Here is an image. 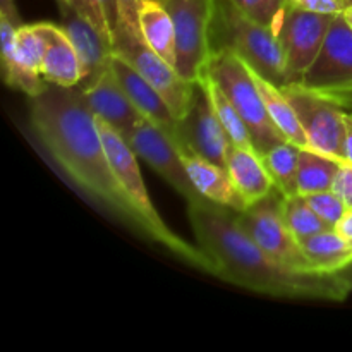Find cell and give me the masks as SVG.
Here are the masks:
<instances>
[{"label":"cell","instance_id":"1","mask_svg":"<svg viewBox=\"0 0 352 352\" xmlns=\"http://www.w3.org/2000/svg\"><path fill=\"white\" fill-rule=\"evenodd\" d=\"M30 124L45 153L86 198L144 237L143 220L110 165L81 86L47 82L30 98Z\"/></svg>","mask_w":352,"mask_h":352},{"label":"cell","instance_id":"2","mask_svg":"<svg viewBox=\"0 0 352 352\" xmlns=\"http://www.w3.org/2000/svg\"><path fill=\"white\" fill-rule=\"evenodd\" d=\"M198 246L215 265V277L272 298L342 302L352 289L340 274H301L265 253L241 227L237 212L210 199L189 203Z\"/></svg>","mask_w":352,"mask_h":352},{"label":"cell","instance_id":"3","mask_svg":"<svg viewBox=\"0 0 352 352\" xmlns=\"http://www.w3.org/2000/svg\"><path fill=\"white\" fill-rule=\"evenodd\" d=\"M208 36L210 54L234 52L248 67L278 88L289 85L284 52L275 31L241 12L232 0H213Z\"/></svg>","mask_w":352,"mask_h":352},{"label":"cell","instance_id":"4","mask_svg":"<svg viewBox=\"0 0 352 352\" xmlns=\"http://www.w3.org/2000/svg\"><path fill=\"white\" fill-rule=\"evenodd\" d=\"M205 71L212 74L234 109L239 112L241 119L244 120L253 138L254 150L261 157L272 148L287 143V138L272 120L263 96L243 58L229 50L212 52Z\"/></svg>","mask_w":352,"mask_h":352},{"label":"cell","instance_id":"5","mask_svg":"<svg viewBox=\"0 0 352 352\" xmlns=\"http://www.w3.org/2000/svg\"><path fill=\"white\" fill-rule=\"evenodd\" d=\"M282 199L284 192L275 188L263 199L237 213V220L251 239L280 265L301 274H318L282 215Z\"/></svg>","mask_w":352,"mask_h":352},{"label":"cell","instance_id":"6","mask_svg":"<svg viewBox=\"0 0 352 352\" xmlns=\"http://www.w3.org/2000/svg\"><path fill=\"white\" fill-rule=\"evenodd\" d=\"M112 54L129 62L160 93L175 119L181 120L189 112L198 82L182 78L175 67L151 50L143 38L134 36L124 28H116L112 33Z\"/></svg>","mask_w":352,"mask_h":352},{"label":"cell","instance_id":"7","mask_svg":"<svg viewBox=\"0 0 352 352\" xmlns=\"http://www.w3.org/2000/svg\"><path fill=\"white\" fill-rule=\"evenodd\" d=\"M175 28V71L198 82L210 57L213 0H162Z\"/></svg>","mask_w":352,"mask_h":352},{"label":"cell","instance_id":"8","mask_svg":"<svg viewBox=\"0 0 352 352\" xmlns=\"http://www.w3.org/2000/svg\"><path fill=\"white\" fill-rule=\"evenodd\" d=\"M282 91L294 107L296 116L309 140V146L322 153L346 162L344 153V112L333 100L305 88L299 82L282 86Z\"/></svg>","mask_w":352,"mask_h":352},{"label":"cell","instance_id":"9","mask_svg":"<svg viewBox=\"0 0 352 352\" xmlns=\"http://www.w3.org/2000/svg\"><path fill=\"white\" fill-rule=\"evenodd\" d=\"M337 14L302 10L287 3L275 34L285 57L287 81L299 82L322 50Z\"/></svg>","mask_w":352,"mask_h":352},{"label":"cell","instance_id":"10","mask_svg":"<svg viewBox=\"0 0 352 352\" xmlns=\"http://www.w3.org/2000/svg\"><path fill=\"white\" fill-rule=\"evenodd\" d=\"M299 85L320 95L352 89V26L344 12L336 16L322 50Z\"/></svg>","mask_w":352,"mask_h":352},{"label":"cell","instance_id":"11","mask_svg":"<svg viewBox=\"0 0 352 352\" xmlns=\"http://www.w3.org/2000/svg\"><path fill=\"white\" fill-rule=\"evenodd\" d=\"M129 144L134 153L143 158L164 181H167L188 201V205L206 199L192 184L179 148L155 124L141 119L131 136Z\"/></svg>","mask_w":352,"mask_h":352},{"label":"cell","instance_id":"12","mask_svg":"<svg viewBox=\"0 0 352 352\" xmlns=\"http://www.w3.org/2000/svg\"><path fill=\"white\" fill-rule=\"evenodd\" d=\"M177 134L181 144L179 151L189 150L212 164L227 168V150L230 146V140L199 82L191 109L181 120H177Z\"/></svg>","mask_w":352,"mask_h":352},{"label":"cell","instance_id":"13","mask_svg":"<svg viewBox=\"0 0 352 352\" xmlns=\"http://www.w3.org/2000/svg\"><path fill=\"white\" fill-rule=\"evenodd\" d=\"M79 86L85 91L86 102H88L95 117L105 120L129 143L134 129L144 117L141 116L140 110L133 105L129 96L126 95L120 82L117 81L112 67L109 65L91 82Z\"/></svg>","mask_w":352,"mask_h":352},{"label":"cell","instance_id":"14","mask_svg":"<svg viewBox=\"0 0 352 352\" xmlns=\"http://www.w3.org/2000/svg\"><path fill=\"white\" fill-rule=\"evenodd\" d=\"M110 67H112L117 81L120 82L126 95L133 102V105L141 112V116L146 120H150L151 124H155L158 129L164 131L170 138L172 143L177 148H181L177 134V119L170 112V109L165 103V100L162 98L160 93L129 62L124 60L119 55H110Z\"/></svg>","mask_w":352,"mask_h":352},{"label":"cell","instance_id":"15","mask_svg":"<svg viewBox=\"0 0 352 352\" xmlns=\"http://www.w3.org/2000/svg\"><path fill=\"white\" fill-rule=\"evenodd\" d=\"M57 3L60 7L58 26L71 40L81 64L82 81L79 85H88L109 67L112 50L88 17L79 14L74 7L62 0H57Z\"/></svg>","mask_w":352,"mask_h":352},{"label":"cell","instance_id":"16","mask_svg":"<svg viewBox=\"0 0 352 352\" xmlns=\"http://www.w3.org/2000/svg\"><path fill=\"white\" fill-rule=\"evenodd\" d=\"M181 157L184 160L192 184L206 199L217 203V205L227 206L237 213L248 208V201L241 195L237 186L234 184L232 177L226 167L212 164V162L205 160V158L189 150H182Z\"/></svg>","mask_w":352,"mask_h":352},{"label":"cell","instance_id":"17","mask_svg":"<svg viewBox=\"0 0 352 352\" xmlns=\"http://www.w3.org/2000/svg\"><path fill=\"white\" fill-rule=\"evenodd\" d=\"M38 30L47 40V54L41 65V78L50 85L72 88L82 81L79 57L71 40L60 26L50 23H38Z\"/></svg>","mask_w":352,"mask_h":352},{"label":"cell","instance_id":"18","mask_svg":"<svg viewBox=\"0 0 352 352\" xmlns=\"http://www.w3.org/2000/svg\"><path fill=\"white\" fill-rule=\"evenodd\" d=\"M227 170L248 201V206L258 203L275 189L274 177L268 172L261 155L254 150L230 143L227 150Z\"/></svg>","mask_w":352,"mask_h":352},{"label":"cell","instance_id":"19","mask_svg":"<svg viewBox=\"0 0 352 352\" xmlns=\"http://www.w3.org/2000/svg\"><path fill=\"white\" fill-rule=\"evenodd\" d=\"M140 26L144 41L155 54L175 67V28L162 0H141Z\"/></svg>","mask_w":352,"mask_h":352},{"label":"cell","instance_id":"20","mask_svg":"<svg viewBox=\"0 0 352 352\" xmlns=\"http://www.w3.org/2000/svg\"><path fill=\"white\" fill-rule=\"evenodd\" d=\"M301 246L318 274H340L352 265V241L336 229L308 237Z\"/></svg>","mask_w":352,"mask_h":352},{"label":"cell","instance_id":"21","mask_svg":"<svg viewBox=\"0 0 352 352\" xmlns=\"http://www.w3.org/2000/svg\"><path fill=\"white\" fill-rule=\"evenodd\" d=\"M248 69H250L251 76H253L254 82H256L258 89H260L261 96H263L265 105H267L272 120L277 124L280 133L287 138V141L294 143L296 146L311 148L309 146L308 136H306L305 129H302L301 122H299L298 116H296L294 107L291 105V102H289L287 96L284 95L282 88H278L277 85H274V82H270L268 79H265L263 76H260L251 67Z\"/></svg>","mask_w":352,"mask_h":352},{"label":"cell","instance_id":"22","mask_svg":"<svg viewBox=\"0 0 352 352\" xmlns=\"http://www.w3.org/2000/svg\"><path fill=\"white\" fill-rule=\"evenodd\" d=\"M340 164H342L340 160L315 148H301L298 170L299 195L308 196L313 192L330 191L333 188Z\"/></svg>","mask_w":352,"mask_h":352},{"label":"cell","instance_id":"23","mask_svg":"<svg viewBox=\"0 0 352 352\" xmlns=\"http://www.w3.org/2000/svg\"><path fill=\"white\" fill-rule=\"evenodd\" d=\"M199 85L203 86V89L208 95L210 102H212L213 110H215L217 117L222 122L223 129H226L227 136H229L230 143L236 144V146L248 148V150H254L253 138H251L250 129L244 124V120L241 119L239 112L234 109V105L230 103V100L227 98V95L223 93V89L220 88L219 82L212 78L210 72H203V76L199 78ZM256 151V150H254Z\"/></svg>","mask_w":352,"mask_h":352},{"label":"cell","instance_id":"24","mask_svg":"<svg viewBox=\"0 0 352 352\" xmlns=\"http://www.w3.org/2000/svg\"><path fill=\"white\" fill-rule=\"evenodd\" d=\"M299 150L294 143L287 141L272 148L265 153L263 162L268 172L274 177L275 188L280 189L284 196L299 195L298 191V170H299Z\"/></svg>","mask_w":352,"mask_h":352},{"label":"cell","instance_id":"25","mask_svg":"<svg viewBox=\"0 0 352 352\" xmlns=\"http://www.w3.org/2000/svg\"><path fill=\"white\" fill-rule=\"evenodd\" d=\"M282 215L287 222L289 229L294 234L299 243L308 237L316 236L325 230H333L308 203L302 195L284 196L282 199Z\"/></svg>","mask_w":352,"mask_h":352},{"label":"cell","instance_id":"26","mask_svg":"<svg viewBox=\"0 0 352 352\" xmlns=\"http://www.w3.org/2000/svg\"><path fill=\"white\" fill-rule=\"evenodd\" d=\"M232 3L248 17L275 31L287 0H232Z\"/></svg>","mask_w":352,"mask_h":352},{"label":"cell","instance_id":"27","mask_svg":"<svg viewBox=\"0 0 352 352\" xmlns=\"http://www.w3.org/2000/svg\"><path fill=\"white\" fill-rule=\"evenodd\" d=\"M305 198L308 199L311 208L315 210L332 229H336L337 223L340 222V219L349 212L346 203L342 201V198H340L333 189H330V191L313 192V195L305 196Z\"/></svg>","mask_w":352,"mask_h":352},{"label":"cell","instance_id":"28","mask_svg":"<svg viewBox=\"0 0 352 352\" xmlns=\"http://www.w3.org/2000/svg\"><path fill=\"white\" fill-rule=\"evenodd\" d=\"M140 6L141 0H117V9H119L117 28H124L134 36L143 38L140 26Z\"/></svg>","mask_w":352,"mask_h":352},{"label":"cell","instance_id":"29","mask_svg":"<svg viewBox=\"0 0 352 352\" xmlns=\"http://www.w3.org/2000/svg\"><path fill=\"white\" fill-rule=\"evenodd\" d=\"M62 2L69 3V6L74 7L79 14H82L85 17H88V19L91 21L93 26H95L96 30H98V33L103 36V40L109 43L110 50H112V31H110V28L107 26L102 19H100V16L95 12V9H93V6L89 0H62Z\"/></svg>","mask_w":352,"mask_h":352},{"label":"cell","instance_id":"30","mask_svg":"<svg viewBox=\"0 0 352 352\" xmlns=\"http://www.w3.org/2000/svg\"><path fill=\"white\" fill-rule=\"evenodd\" d=\"M332 189L342 198L347 208L352 210V164H349V162L340 164Z\"/></svg>","mask_w":352,"mask_h":352},{"label":"cell","instance_id":"31","mask_svg":"<svg viewBox=\"0 0 352 352\" xmlns=\"http://www.w3.org/2000/svg\"><path fill=\"white\" fill-rule=\"evenodd\" d=\"M287 3L298 7L302 10H311V12L323 14H339L344 12V7L340 0H287Z\"/></svg>","mask_w":352,"mask_h":352},{"label":"cell","instance_id":"32","mask_svg":"<svg viewBox=\"0 0 352 352\" xmlns=\"http://www.w3.org/2000/svg\"><path fill=\"white\" fill-rule=\"evenodd\" d=\"M89 2H91L95 12L100 16V19H102L113 33V30L117 28V23H119L117 0H89Z\"/></svg>","mask_w":352,"mask_h":352},{"label":"cell","instance_id":"33","mask_svg":"<svg viewBox=\"0 0 352 352\" xmlns=\"http://www.w3.org/2000/svg\"><path fill=\"white\" fill-rule=\"evenodd\" d=\"M344 129H346V138H344V153H346V162L352 164V112L351 110H346V112H344Z\"/></svg>","mask_w":352,"mask_h":352},{"label":"cell","instance_id":"34","mask_svg":"<svg viewBox=\"0 0 352 352\" xmlns=\"http://www.w3.org/2000/svg\"><path fill=\"white\" fill-rule=\"evenodd\" d=\"M323 96L333 100L337 105H340L342 109L351 110L352 112V89H347V91H340V93H333V95H323Z\"/></svg>","mask_w":352,"mask_h":352},{"label":"cell","instance_id":"35","mask_svg":"<svg viewBox=\"0 0 352 352\" xmlns=\"http://www.w3.org/2000/svg\"><path fill=\"white\" fill-rule=\"evenodd\" d=\"M0 14H6L7 17L14 21L17 26H21V17L17 14L16 9V2L14 0H0Z\"/></svg>","mask_w":352,"mask_h":352},{"label":"cell","instance_id":"36","mask_svg":"<svg viewBox=\"0 0 352 352\" xmlns=\"http://www.w3.org/2000/svg\"><path fill=\"white\" fill-rule=\"evenodd\" d=\"M336 230L340 234V236H344L346 239L352 241V210H349V212L340 219V222L337 223Z\"/></svg>","mask_w":352,"mask_h":352},{"label":"cell","instance_id":"37","mask_svg":"<svg viewBox=\"0 0 352 352\" xmlns=\"http://www.w3.org/2000/svg\"><path fill=\"white\" fill-rule=\"evenodd\" d=\"M340 275H342V277L346 278L347 284H349V285H351V289H352V265H351V267H347L346 270L340 272Z\"/></svg>","mask_w":352,"mask_h":352},{"label":"cell","instance_id":"38","mask_svg":"<svg viewBox=\"0 0 352 352\" xmlns=\"http://www.w3.org/2000/svg\"><path fill=\"white\" fill-rule=\"evenodd\" d=\"M344 14H346V19H347V23H349L351 26H352V7H349V9H346V10H344Z\"/></svg>","mask_w":352,"mask_h":352},{"label":"cell","instance_id":"39","mask_svg":"<svg viewBox=\"0 0 352 352\" xmlns=\"http://www.w3.org/2000/svg\"><path fill=\"white\" fill-rule=\"evenodd\" d=\"M340 2H342V7H344V10H346V9H349V7H352V0H340Z\"/></svg>","mask_w":352,"mask_h":352}]
</instances>
